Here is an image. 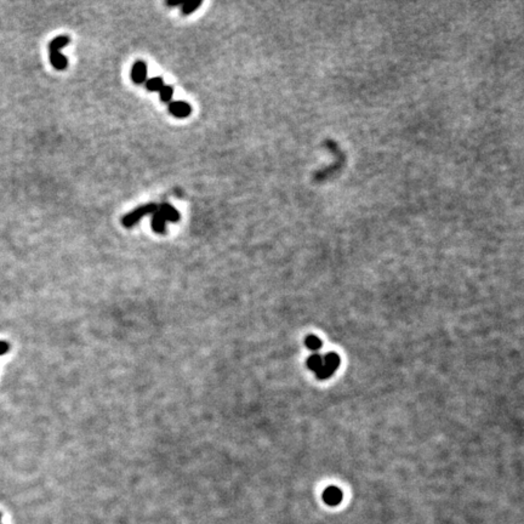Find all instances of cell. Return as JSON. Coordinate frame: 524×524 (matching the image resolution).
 <instances>
[{
  "mask_svg": "<svg viewBox=\"0 0 524 524\" xmlns=\"http://www.w3.org/2000/svg\"><path fill=\"white\" fill-rule=\"evenodd\" d=\"M184 2H182V0H181V2H175V0H169V2H166V5H168V6H178V5H181V6H182V4H184Z\"/></svg>",
  "mask_w": 524,
  "mask_h": 524,
  "instance_id": "cell-15",
  "label": "cell"
},
{
  "mask_svg": "<svg viewBox=\"0 0 524 524\" xmlns=\"http://www.w3.org/2000/svg\"><path fill=\"white\" fill-rule=\"evenodd\" d=\"M323 498H324V501H326V504H329V505H332V506H335V505H338V502H341V500H342V492H341L338 488H336V486H330V488H328L324 492Z\"/></svg>",
  "mask_w": 524,
  "mask_h": 524,
  "instance_id": "cell-6",
  "label": "cell"
},
{
  "mask_svg": "<svg viewBox=\"0 0 524 524\" xmlns=\"http://www.w3.org/2000/svg\"><path fill=\"white\" fill-rule=\"evenodd\" d=\"M131 79L135 84H144L147 80V64L144 61L135 62L131 70Z\"/></svg>",
  "mask_w": 524,
  "mask_h": 524,
  "instance_id": "cell-3",
  "label": "cell"
},
{
  "mask_svg": "<svg viewBox=\"0 0 524 524\" xmlns=\"http://www.w3.org/2000/svg\"><path fill=\"white\" fill-rule=\"evenodd\" d=\"M0 524H2V514H0Z\"/></svg>",
  "mask_w": 524,
  "mask_h": 524,
  "instance_id": "cell-16",
  "label": "cell"
},
{
  "mask_svg": "<svg viewBox=\"0 0 524 524\" xmlns=\"http://www.w3.org/2000/svg\"><path fill=\"white\" fill-rule=\"evenodd\" d=\"M152 228L154 232L159 233V234H163V233H165V230H166V220H165L164 216L162 215L160 212H158V210H156V212H153Z\"/></svg>",
  "mask_w": 524,
  "mask_h": 524,
  "instance_id": "cell-8",
  "label": "cell"
},
{
  "mask_svg": "<svg viewBox=\"0 0 524 524\" xmlns=\"http://www.w3.org/2000/svg\"><path fill=\"white\" fill-rule=\"evenodd\" d=\"M159 92H160L162 102H169L172 98L174 89L172 85H164V86L159 90Z\"/></svg>",
  "mask_w": 524,
  "mask_h": 524,
  "instance_id": "cell-13",
  "label": "cell"
},
{
  "mask_svg": "<svg viewBox=\"0 0 524 524\" xmlns=\"http://www.w3.org/2000/svg\"><path fill=\"white\" fill-rule=\"evenodd\" d=\"M50 51V62L54 66V68L58 70H64L66 67L68 66V60L64 54H61V51L58 49H54V48H49Z\"/></svg>",
  "mask_w": 524,
  "mask_h": 524,
  "instance_id": "cell-5",
  "label": "cell"
},
{
  "mask_svg": "<svg viewBox=\"0 0 524 524\" xmlns=\"http://www.w3.org/2000/svg\"><path fill=\"white\" fill-rule=\"evenodd\" d=\"M8 350H10V346H8V344L5 342V341H0V356H2V354H5V353H8Z\"/></svg>",
  "mask_w": 524,
  "mask_h": 524,
  "instance_id": "cell-14",
  "label": "cell"
},
{
  "mask_svg": "<svg viewBox=\"0 0 524 524\" xmlns=\"http://www.w3.org/2000/svg\"><path fill=\"white\" fill-rule=\"evenodd\" d=\"M340 357L336 353H326V356H323V366L316 372L317 378L320 380H326V378L332 376L336 369L340 366Z\"/></svg>",
  "mask_w": 524,
  "mask_h": 524,
  "instance_id": "cell-2",
  "label": "cell"
},
{
  "mask_svg": "<svg viewBox=\"0 0 524 524\" xmlns=\"http://www.w3.org/2000/svg\"><path fill=\"white\" fill-rule=\"evenodd\" d=\"M158 212H160V214L164 216L166 221L176 222L180 220V212H178V209H175V208L170 204H160L158 206Z\"/></svg>",
  "mask_w": 524,
  "mask_h": 524,
  "instance_id": "cell-7",
  "label": "cell"
},
{
  "mask_svg": "<svg viewBox=\"0 0 524 524\" xmlns=\"http://www.w3.org/2000/svg\"><path fill=\"white\" fill-rule=\"evenodd\" d=\"M307 366H308V368L313 370V372H317L318 370L322 368V366H323V356L318 354V353L310 356L308 360H307Z\"/></svg>",
  "mask_w": 524,
  "mask_h": 524,
  "instance_id": "cell-9",
  "label": "cell"
},
{
  "mask_svg": "<svg viewBox=\"0 0 524 524\" xmlns=\"http://www.w3.org/2000/svg\"><path fill=\"white\" fill-rule=\"evenodd\" d=\"M163 86H164V82H163V79H162L160 76H154V78H150V79H148V80H146V89L148 91H152V92L159 91Z\"/></svg>",
  "mask_w": 524,
  "mask_h": 524,
  "instance_id": "cell-10",
  "label": "cell"
},
{
  "mask_svg": "<svg viewBox=\"0 0 524 524\" xmlns=\"http://www.w3.org/2000/svg\"><path fill=\"white\" fill-rule=\"evenodd\" d=\"M156 210H158V205L154 203H148V204L141 205V206H138V209L132 210V212L124 216L123 220H122V222H123V226L126 227V228H130V227H132L134 224H138V222L141 220L144 216L148 215V214L156 212Z\"/></svg>",
  "mask_w": 524,
  "mask_h": 524,
  "instance_id": "cell-1",
  "label": "cell"
},
{
  "mask_svg": "<svg viewBox=\"0 0 524 524\" xmlns=\"http://www.w3.org/2000/svg\"><path fill=\"white\" fill-rule=\"evenodd\" d=\"M202 5V2H194V0H188L182 4V14L184 15H190Z\"/></svg>",
  "mask_w": 524,
  "mask_h": 524,
  "instance_id": "cell-11",
  "label": "cell"
},
{
  "mask_svg": "<svg viewBox=\"0 0 524 524\" xmlns=\"http://www.w3.org/2000/svg\"><path fill=\"white\" fill-rule=\"evenodd\" d=\"M306 346L308 347L311 351H318V350L322 348L323 344H322V340H320V338H317L316 335H310L306 338Z\"/></svg>",
  "mask_w": 524,
  "mask_h": 524,
  "instance_id": "cell-12",
  "label": "cell"
},
{
  "mask_svg": "<svg viewBox=\"0 0 524 524\" xmlns=\"http://www.w3.org/2000/svg\"><path fill=\"white\" fill-rule=\"evenodd\" d=\"M169 110L176 118H186V116L190 114L192 108H190V104H187V102L175 101L169 104Z\"/></svg>",
  "mask_w": 524,
  "mask_h": 524,
  "instance_id": "cell-4",
  "label": "cell"
}]
</instances>
